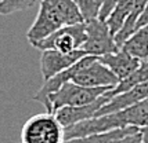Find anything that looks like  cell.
Instances as JSON below:
<instances>
[{
	"instance_id": "cell-1",
	"label": "cell",
	"mask_w": 148,
	"mask_h": 143,
	"mask_svg": "<svg viewBox=\"0 0 148 143\" xmlns=\"http://www.w3.org/2000/svg\"><path fill=\"white\" fill-rule=\"evenodd\" d=\"M110 87H100V88H87L77 85L72 81L65 83L57 92L51 94L47 98L45 109L47 113L54 114L57 110L62 107H76V106H84L96 99L103 96L107 91H110Z\"/></svg>"
},
{
	"instance_id": "cell-2",
	"label": "cell",
	"mask_w": 148,
	"mask_h": 143,
	"mask_svg": "<svg viewBox=\"0 0 148 143\" xmlns=\"http://www.w3.org/2000/svg\"><path fill=\"white\" fill-rule=\"evenodd\" d=\"M64 127L56 114L40 113L29 118L21 130V143H64Z\"/></svg>"
},
{
	"instance_id": "cell-3",
	"label": "cell",
	"mask_w": 148,
	"mask_h": 143,
	"mask_svg": "<svg viewBox=\"0 0 148 143\" xmlns=\"http://www.w3.org/2000/svg\"><path fill=\"white\" fill-rule=\"evenodd\" d=\"M84 41H86V24L83 22L76 25L62 26L58 30H56L51 36L46 37L45 40H40L32 46L40 51L56 50L62 54H69V52L82 50Z\"/></svg>"
},
{
	"instance_id": "cell-4",
	"label": "cell",
	"mask_w": 148,
	"mask_h": 143,
	"mask_svg": "<svg viewBox=\"0 0 148 143\" xmlns=\"http://www.w3.org/2000/svg\"><path fill=\"white\" fill-rule=\"evenodd\" d=\"M84 24H86V41L82 50L87 55L100 58L108 54H114L119 50V47L115 43V37L111 34L110 29L104 21L91 20Z\"/></svg>"
},
{
	"instance_id": "cell-5",
	"label": "cell",
	"mask_w": 148,
	"mask_h": 143,
	"mask_svg": "<svg viewBox=\"0 0 148 143\" xmlns=\"http://www.w3.org/2000/svg\"><path fill=\"white\" fill-rule=\"evenodd\" d=\"M71 81L87 88H100V87L114 88L119 83V78L100 59L96 58L89 65H86L77 72Z\"/></svg>"
},
{
	"instance_id": "cell-6",
	"label": "cell",
	"mask_w": 148,
	"mask_h": 143,
	"mask_svg": "<svg viewBox=\"0 0 148 143\" xmlns=\"http://www.w3.org/2000/svg\"><path fill=\"white\" fill-rule=\"evenodd\" d=\"M86 55L87 54L83 50H77V51L69 52V54H62V52H58L56 50L42 51L40 72H42L43 80H49L53 76L66 70L68 67H71L73 63H76L79 59L86 57Z\"/></svg>"
},
{
	"instance_id": "cell-7",
	"label": "cell",
	"mask_w": 148,
	"mask_h": 143,
	"mask_svg": "<svg viewBox=\"0 0 148 143\" xmlns=\"http://www.w3.org/2000/svg\"><path fill=\"white\" fill-rule=\"evenodd\" d=\"M108 101H110V98L103 95V96H100L98 99H96L94 102H91L89 105L76 106V107H62V109L56 111L54 114L57 117L58 123L64 128H68V127H72V125H75L77 123H82V121H86L89 118L96 117L97 111L100 110Z\"/></svg>"
},
{
	"instance_id": "cell-8",
	"label": "cell",
	"mask_w": 148,
	"mask_h": 143,
	"mask_svg": "<svg viewBox=\"0 0 148 143\" xmlns=\"http://www.w3.org/2000/svg\"><path fill=\"white\" fill-rule=\"evenodd\" d=\"M60 28H62V24L43 3H40L36 20L33 21L32 26L26 33V39L31 44H35L40 40H45L46 37L51 36Z\"/></svg>"
},
{
	"instance_id": "cell-9",
	"label": "cell",
	"mask_w": 148,
	"mask_h": 143,
	"mask_svg": "<svg viewBox=\"0 0 148 143\" xmlns=\"http://www.w3.org/2000/svg\"><path fill=\"white\" fill-rule=\"evenodd\" d=\"M147 98H148V81H145L143 84H138L133 87V88H130L129 91H125L122 94H119V95L112 96L100 110L97 111L96 117L125 110V109H127L130 106L147 99Z\"/></svg>"
},
{
	"instance_id": "cell-10",
	"label": "cell",
	"mask_w": 148,
	"mask_h": 143,
	"mask_svg": "<svg viewBox=\"0 0 148 143\" xmlns=\"http://www.w3.org/2000/svg\"><path fill=\"white\" fill-rule=\"evenodd\" d=\"M100 61L104 65L107 66L116 77L119 78V81H122L123 78L129 77L130 74L134 70H137L143 62L140 59L134 58L133 55H130L129 52H126L125 50L119 48L114 54H108L100 57Z\"/></svg>"
},
{
	"instance_id": "cell-11",
	"label": "cell",
	"mask_w": 148,
	"mask_h": 143,
	"mask_svg": "<svg viewBox=\"0 0 148 143\" xmlns=\"http://www.w3.org/2000/svg\"><path fill=\"white\" fill-rule=\"evenodd\" d=\"M40 3H43L57 17V20L62 24V26L84 22L75 0H42Z\"/></svg>"
},
{
	"instance_id": "cell-12",
	"label": "cell",
	"mask_w": 148,
	"mask_h": 143,
	"mask_svg": "<svg viewBox=\"0 0 148 143\" xmlns=\"http://www.w3.org/2000/svg\"><path fill=\"white\" fill-rule=\"evenodd\" d=\"M122 50L129 52L141 62L148 61V25L137 29L129 39L125 41Z\"/></svg>"
},
{
	"instance_id": "cell-13",
	"label": "cell",
	"mask_w": 148,
	"mask_h": 143,
	"mask_svg": "<svg viewBox=\"0 0 148 143\" xmlns=\"http://www.w3.org/2000/svg\"><path fill=\"white\" fill-rule=\"evenodd\" d=\"M145 3H147V0H134L130 15L127 17L126 22L123 24L122 29L115 34V43L119 48H122V46L125 44V41L138 29V21H140L143 10H144V7H145Z\"/></svg>"
},
{
	"instance_id": "cell-14",
	"label": "cell",
	"mask_w": 148,
	"mask_h": 143,
	"mask_svg": "<svg viewBox=\"0 0 148 143\" xmlns=\"http://www.w3.org/2000/svg\"><path fill=\"white\" fill-rule=\"evenodd\" d=\"M145 81H148V61H144L137 70L133 72L129 77L123 78L122 81H119L114 88H111L110 91H107L104 95L111 99L112 96L119 95V94H122L125 91H129L130 88H133V87L138 84H143Z\"/></svg>"
},
{
	"instance_id": "cell-15",
	"label": "cell",
	"mask_w": 148,
	"mask_h": 143,
	"mask_svg": "<svg viewBox=\"0 0 148 143\" xmlns=\"http://www.w3.org/2000/svg\"><path fill=\"white\" fill-rule=\"evenodd\" d=\"M138 128L136 127H126V128H119V130H114L105 134H96V135H89V136H82V138H73V139H68L64 140V143H111L123 138L129 134L137 132Z\"/></svg>"
},
{
	"instance_id": "cell-16",
	"label": "cell",
	"mask_w": 148,
	"mask_h": 143,
	"mask_svg": "<svg viewBox=\"0 0 148 143\" xmlns=\"http://www.w3.org/2000/svg\"><path fill=\"white\" fill-rule=\"evenodd\" d=\"M133 3H134V0H121V3L114 8V11L107 18L105 24H107L111 34L114 37H115L116 33L122 29L123 24L126 22L127 17L130 15L132 8H133Z\"/></svg>"
},
{
	"instance_id": "cell-17",
	"label": "cell",
	"mask_w": 148,
	"mask_h": 143,
	"mask_svg": "<svg viewBox=\"0 0 148 143\" xmlns=\"http://www.w3.org/2000/svg\"><path fill=\"white\" fill-rule=\"evenodd\" d=\"M122 113L126 127H136L140 130L148 123V98L122 110Z\"/></svg>"
},
{
	"instance_id": "cell-18",
	"label": "cell",
	"mask_w": 148,
	"mask_h": 143,
	"mask_svg": "<svg viewBox=\"0 0 148 143\" xmlns=\"http://www.w3.org/2000/svg\"><path fill=\"white\" fill-rule=\"evenodd\" d=\"M75 3L84 22L98 20V15L103 7V0H75Z\"/></svg>"
},
{
	"instance_id": "cell-19",
	"label": "cell",
	"mask_w": 148,
	"mask_h": 143,
	"mask_svg": "<svg viewBox=\"0 0 148 143\" xmlns=\"http://www.w3.org/2000/svg\"><path fill=\"white\" fill-rule=\"evenodd\" d=\"M40 1L42 0H3L0 3V15H8V14L17 13V11H25L38 3L40 4Z\"/></svg>"
},
{
	"instance_id": "cell-20",
	"label": "cell",
	"mask_w": 148,
	"mask_h": 143,
	"mask_svg": "<svg viewBox=\"0 0 148 143\" xmlns=\"http://www.w3.org/2000/svg\"><path fill=\"white\" fill-rule=\"evenodd\" d=\"M121 3V0H103V7H101V11L98 15V20L100 21H107V18L110 17V14L114 11L118 4Z\"/></svg>"
},
{
	"instance_id": "cell-21",
	"label": "cell",
	"mask_w": 148,
	"mask_h": 143,
	"mask_svg": "<svg viewBox=\"0 0 148 143\" xmlns=\"http://www.w3.org/2000/svg\"><path fill=\"white\" fill-rule=\"evenodd\" d=\"M111 143H144V142H143L140 131H137V132L129 134V135H126L123 138H119V139H116V140H114Z\"/></svg>"
},
{
	"instance_id": "cell-22",
	"label": "cell",
	"mask_w": 148,
	"mask_h": 143,
	"mask_svg": "<svg viewBox=\"0 0 148 143\" xmlns=\"http://www.w3.org/2000/svg\"><path fill=\"white\" fill-rule=\"evenodd\" d=\"M148 25V0L147 3H145V7H144V10H143V14L141 17H140V21H138V29L143 28V26Z\"/></svg>"
},
{
	"instance_id": "cell-23",
	"label": "cell",
	"mask_w": 148,
	"mask_h": 143,
	"mask_svg": "<svg viewBox=\"0 0 148 143\" xmlns=\"http://www.w3.org/2000/svg\"><path fill=\"white\" fill-rule=\"evenodd\" d=\"M140 134H141V138H143V142L144 143H148V123L140 128Z\"/></svg>"
},
{
	"instance_id": "cell-24",
	"label": "cell",
	"mask_w": 148,
	"mask_h": 143,
	"mask_svg": "<svg viewBox=\"0 0 148 143\" xmlns=\"http://www.w3.org/2000/svg\"><path fill=\"white\" fill-rule=\"evenodd\" d=\"M1 1H3V0H0V3H1Z\"/></svg>"
}]
</instances>
